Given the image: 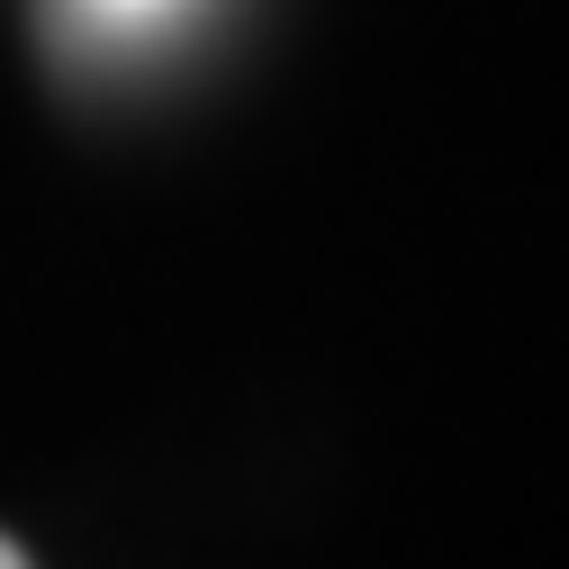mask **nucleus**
<instances>
[{"mask_svg":"<svg viewBox=\"0 0 569 569\" xmlns=\"http://www.w3.org/2000/svg\"><path fill=\"white\" fill-rule=\"evenodd\" d=\"M190 10H199V0H54V19L73 28L91 54H136V46L172 37Z\"/></svg>","mask_w":569,"mask_h":569,"instance_id":"nucleus-1","label":"nucleus"},{"mask_svg":"<svg viewBox=\"0 0 569 569\" xmlns=\"http://www.w3.org/2000/svg\"><path fill=\"white\" fill-rule=\"evenodd\" d=\"M0 569H28V560H19V551H10V542H0Z\"/></svg>","mask_w":569,"mask_h":569,"instance_id":"nucleus-2","label":"nucleus"}]
</instances>
